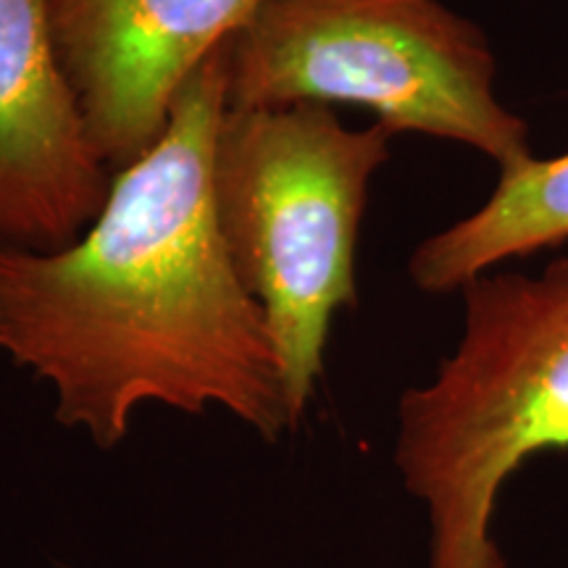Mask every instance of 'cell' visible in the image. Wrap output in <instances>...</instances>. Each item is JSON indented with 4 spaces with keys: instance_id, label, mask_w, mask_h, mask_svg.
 I'll return each instance as SVG.
<instances>
[{
    "instance_id": "6da1fadb",
    "label": "cell",
    "mask_w": 568,
    "mask_h": 568,
    "mask_svg": "<svg viewBox=\"0 0 568 568\" xmlns=\"http://www.w3.org/2000/svg\"><path fill=\"white\" fill-rule=\"evenodd\" d=\"M226 111L224 42L182 90L159 142L111 180L59 251L0 245V351L55 389V422L103 450L145 403L230 410L268 443L290 429L280 361L213 224L211 151Z\"/></svg>"
},
{
    "instance_id": "7a4b0ae2",
    "label": "cell",
    "mask_w": 568,
    "mask_h": 568,
    "mask_svg": "<svg viewBox=\"0 0 568 568\" xmlns=\"http://www.w3.org/2000/svg\"><path fill=\"white\" fill-rule=\"evenodd\" d=\"M395 134L351 130L329 105L226 109L211 151V211L232 272L266 318L290 429L324 374L339 311L358 305L355 253Z\"/></svg>"
},
{
    "instance_id": "3957f363",
    "label": "cell",
    "mask_w": 568,
    "mask_h": 568,
    "mask_svg": "<svg viewBox=\"0 0 568 568\" xmlns=\"http://www.w3.org/2000/svg\"><path fill=\"white\" fill-rule=\"evenodd\" d=\"M464 335L397 408L395 466L429 510V568H508L493 539L506 481L568 447V258L460 290Z\"/></svg>"
},
{
    "instance_id": "277c9868",
    "label": "cell",
    "mask_w": 568,
    "mask_h": 568,
    "mask_svg": "<svg viewBox=\"0 0 568 568\" xmlns=\"http://www.w3.org/2000/svg\"><path fill=\"white\" fill-rule=\"evenodd\" d=\"M224 53L226 109L361 105L393 134L460 142L500 169L531 155L487 34L439 0H264Z\"/></svg>"
},
{
    "instance_id": "5b68a950",
    "label": "cell",
    "mask_w": 568,
    "mask_h": 568,
    "mask_svg": "<svg viewBox=\"0 0 568 568\" xmlns=\"http://www.w3.org/2000/svg\"><path fill=\"white\" fill-rule=\"evenodd\" d=\"M261 3L51 0L55 51L109 169L151 151L187 77Z\"/></svg>"
},
{
    "instance_id": "8992f818",
    "label": "cell",
    "mask_w": 568,
    "mask_h": 568,
    "mask_svg": "<svg viewBox=\"0 0 568 568\" xmlns=\"http://www.w3.org/2000/svg\"><path fill=\"white\" fill-rule=\"evenodd\" d=\"M111 180L55 51L51 0H0V245L77 243Z\"/></svg>"
},
{
    "instance_id": "52a82bcc",
    "label": "cell",
    "mask_w": 568,
    "mask_h": 568,
    "mask_svg": "<svg viewBox=\"0 0 568 568\" xmlns=\"http://www.w3.org/2000/svg\"><path fill=\"white\" fill-rule=\"evenodd\" d=\"M568 240V153L500 169L493 195L477 211L426 237L410 253L408 276L422 293H460L510 258Z\"/></svg>"
}]
</instances>
